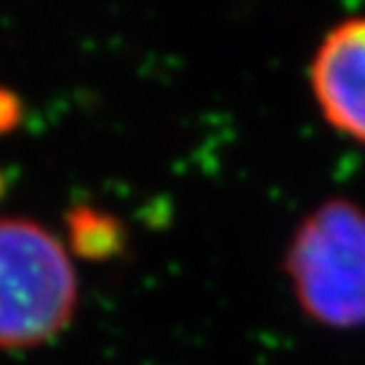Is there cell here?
Returning a JSON list of instances; mask_svg holds the SVG:
<instances>
[{
    "mask_svg": "<svg viewBox=\"0 0 365 365\" xmlns=\"http://www.w3.org/2000/svg\"><path fill=\"white\" fill-rule=\"evenodd\" d=\"M66 246L84 262H107L125 249V226L102 208L74 205L66 213Z\"/></svg>",
    "mask_w": 365,
    "mask_h": 365,
    "instance_id": "obj_4",
    "label": "cell"
},
{
    "mask_svg": "<svg viewBox=\"0 0 365 365\" xmlns=\"http://www.w3.org/2000/svg\"><path fill=\"white\" fill-rule=\"evenodd\" d=\"M23 120V104L11 89L0 86V135L16 130Z\"/></svg>",
    "mask_w": 365,
    "mask_h": 365,
    "instance_id": "obj_5",
    "label": "cell"
},
{
    "mask_svg": "<svg viewBox=\"0 0 365 365\" xmlns=\"http://www.w3.org/2000/svg\"><path fill=\"white\" fill-rule=\"evenodd\" d=\"M0 182H3V178H0Z\"/></svg>",
    "mask_w": 365,
    "mask_h": 365,
    "instance_id": "obj_6",
    "label": "cell"
},
{
    "mask_svg": "<svg viewBox=\"0 0 365 365\" xmlns=\"http://www.w3.org/2000/svg\"><path fill=\"white\" fill-rule=\"evenodd\" d=\"M297 304L330 330L365 327V208L327 198L299 221L284 254Z\"/></svg>",
    "mask_w": 365,
    "mask_h": 365,
    "instance_id": "obj_2",
    "label": "cell"
},
{
    "mask_svg": "<svg viewBox=\"0 0 365 365\" xmlns=\"http://www.w3.org/2000/svg\"><path fill=\"white\" fill-rule=\"evenodd\" d=\"M79 307L74 254L51 228L0 216V350H34L56 340Z\"/></svg>",
    "mask_w": 365,
    "mask_h": 365,
    "instance_id": "obj_1",
    "label": "cell"
},
{
    "mask_svg": "<svg viewBox=\"0 0 365 365\" xmlns=\"http://www.w3.org/2000/svg\"><path fill=\"white\" fill-rule=\"evenodd\" d=\"M309 89L322 120L365 145V16L337 23L309 63Z\"/></svg>",
    "mask_w": 365,
    "mask_h": 365,
    "instance_id": "obj_3",
    "label": "cell"
}]
</instances>
